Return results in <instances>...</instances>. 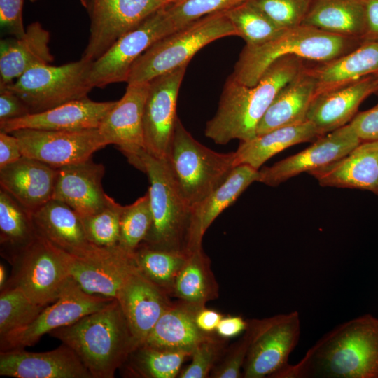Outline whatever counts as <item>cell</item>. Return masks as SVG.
Segmentation results:
<instances>
[{"instance_id": "cell-41", "label": "cell", "mask_w": 378, "mask_h": 378, "mask_svg": "<svg viewBox=\"0 0 378 378\" xmlns=\"http://www.w3.org/2000/svg\"><path fill=\"white\" fill-rule=\"evenodd\" d=\"M204 257L201 247L192 250L174 281L176 295L183 300L200 304L208 295V280L205 274Z\"/></svg>"}, {"instance_id": "cell-25", "label": "cell", "mask_w": 378, "mask_h": 378, "mask_svg": "<svg viewBox=\"0 0 378 378\" xmlns=\"http://www.w3.org/2000/svg\"><path fill=\"white\" fill-rule=\"evenodd\" d=\"M309 174L322 186L368 190L378 196V141H362L344 157Z\"/></svg>"}, {"instance_id": "cell-42", "label": "cell", "mask_w": 378, "mask_h": 378, "mask_svg": "<svg viewBox=\"0 0 378 378\" xmlns=\"http://www.w3.org/2000/svg\"><path fill=\"white\" fill-rule=\"evenodd\" d=\"M249 0H178L166 5L175 31L205 16L224 12Z\"/></svg>"}, {"instance_id": "cell-7", "label": "cell", "mask_w": 378, "mask_h": 378, "mask_svg": "<svg viewBox=\"0 0 378 378\" xmlns=\"http://www.w3.org/2000/svg\"><path fill=\"white\" fill-rule=\"evenodd\" d=\"M166 160L184 197L203 202L237 166L234 152L214 151L197 141L178 118Z\"/></svg>"}, {"instance_id": "cell-13", "label": "cell", "mask_w": 378, "mask_h": 378, "mask_svg": "<svg viewBox=\"0 0 378 378\" xmlns=\"http://www.w3.org/2000/svg\"><path fill=\"white\" fill-rule=\"evenodd\" d=\"M164 5L161 0H90V36L81 56L92 62Z\"/></svg>"}, {"instance_id": "cell-36", "label": "cell", "mask_w": 378, "mask_h": 378, "mask_svg": "<svg viewBox=\"0 0 378 378\" xmlns=\"http://www.w3.org/2000/svg\"><path fill=\"white\" fill-rule=\"evenodd\" d=\"M189 253L156 246L143 241L133 252L139 271L160 288L174 282Z\"/></svg>"}, {"instance_id": "cell-3", "label": "cell", "mask_w": 378, "mask_h": 378, "mask_svg": "<svg viewBox=\"0 0 378 378\" xmlns=\"http://www.w3.org/2000/svg\"><path fill=\"white\" fill-rule=\"evenodd\" d=\"M69 346L93 378H113L139 346L116 299L100 310L49 333Z\"/></svg>"}, {"instance_id": "cell-54", "label": "cell", "mask_w": 378, "mask_h": 378, "mask_svg": "<svg viewBox=\"0 0 378 378\" xmlns=\"http://www.w3.org/2000/svg\"><path fill=\"white\" fill-rule=\"evenodd\" d=\"M81 4L85 7L86 9L88 8L89 4H90V0H80Z\"/></svg>"}, {"instance_id": "cell-31", "label": "cell", "mask_w": 378, "mask_h": 378, "mask_svg": "<svg viewBox=\"0 0 378 378\" xmlns=\"http://www.w3.org/2000/svg\"><path fill=\"white\" fill-rule=\"evenodd\" d=\"M321 136L318 129L308 120L272 130L241 141L234 151L236 165L245 164L258 169L267 160L286 148Z\"/></svg>"}, {"instance_id": "cell-9", "label": "cell", "mask_w": 378, "mask_h": 378, "mask_svg": "<svg viewBox=\"0 0 378 378\" xmlns=\"http://www.w3.org/2000/svg\"><path fill=\"white\" fill-rule=\"evenodd\" d=\"M92 62L80 59L60 66L50 64L31 67L8 88L28 106L31 113L44 111L69 101L88 97Z\"/></svg>"}, {"instance_id": "cell-52", "label": "cell", "mask_w": 378, "mask_h": 378, "mask_svg": "<svg viewBox=\"0 0 378 378\" xmlns=\"http://www.w3.org/2000/svg\"><path fill=\"white\" fill-rule=\"evenodd\" d=\"M222 318V316L217 312L204 309L195 316V322L202 331L211 332L217 328Z\"/></svg>"}, {"instance_id": "cell-46", "label": "cell", "mask_w": 378, "mask_h": 378, "mask_svg": "<svg viewBox=\"0 0 378 378\" xmlns=\"http://www.w3.org/2000/svg\"><path fill=\"white\" fill-rule=\"evenodd\" d=\"M252 338V332L248 326L245 337L241 340L236 348L223 365L214 373L218 378H237L241 376V369L246 358Z\"/></svg>"}, {"instance_id": "cell-44", "label": "cell", "mask_w": 378, "mask_h": 378, "mask_svg": "<svg viewBox=\"0 0 378 378\" xmlns=\"http://www.w3.org/2000/svg\"><path fill=\"white\" fill-rule=\"evenodd\" d=\"M217 353V346L211 340L205 338L199 343L192 352L190 365L181 372V378L206 377L213 365Z\"/></svg>"}, {"instance_id": "cell-37", "label": "cell", "mask_w": 378, "mask_h": 378, "mask_svg": "<svg viewBox=\"0 0 378 378\" xmlns=\"http://www.w3.org/2000/svg\"><path fill=\"white\" fill-rule=\"evenodd\" d=\"M247 46L262 45L284 30L262 11L251 0L225 11Z\"/></svg>"}, {"instance_id": "cell-22", "label": "cell", "mask_w": 378, "mask_h": 378, "mask_svg": "<svg viewBox=\"0 0 378 378\" xmlns=\"http://www.w3.org/2000/svg\"><path fill=\"white\" fill-rule=\"evenodd\" d=\"M377 92L378 78L374 74L319 93L309 105L307 119L324 135L349 124L360 104Z\"/></svg>"}, {"instance_id": "cell-50", "label": "cell", "mask_w": 378, "mask_h": 378, "mask_svg": "<svg viewBox=\"0 0 378 378\" xmlns=\"http://www.w3.org/2000/svg\"><path fill=\"white\" fill-rule=\"evenodd\" d=\"M365 20L363 41L378 40V0H365Z\"/></svg>"}, {"instance_id": "cell-29", "label": "cell", "mask_w": 378, "mask_h": 378, "mask_svg": "<svg viewBox=\"0 0 378 378\" xmlns=\"http://www.w3.org/2000/svg\"><path fill=\"white\" fill-rule=\"evenodd\" d=\"M312 70L317 79L315 95L378 74V40L363 41L348 53Z\"/></svg>"}, {"instance_id": "cell-51", "label": "cell", "mask_w": 378, "mask_h": 378, "mask_svg": "<svg viewBox=\"0 0 378 378\" xmlns=\"http://www.w3.org/2000/svg\"><path fill=\"white\" fill-rule=\"evenodd\" d=\"M248 322L240 316H231L222 318L216 328L218 333L223 337H233L244 330H246Z\"/></svg>"}, {"instance_id": "cell-34", "label": "cell", "mask_w": 378, "mask_h": 378, "mask_svg": "<svg viewBox=\"0 0 378 378\" xmlns=\"http://www.w3.org/2000/svg\"><path fill=\"white\" fill-rule=\"evenodd\" d=\"M258 169L245 164L237 165L223 183L194 207L202 237L218 215L235 202L252 183L258 181Z\"/></svg>"}, {"instance_id": "cell-39", "label": "cell", "mask_w": 378, "mask_h": 378, "mask_svg": "<svg viewBox=\"0 0 378 378\" xmlns=\"http://www.w3.org/2000/svg\"><path fill=\"white\" fill-rule=\"evenodd\" d=\"M44 308L17 288L1 290L0 338L29 325Z\"/></svg>"}, {"instance_id": "cell-19", "label": "cell", "mask_w": 378, "mask_h": 378, "mask_svg": "<svg viewBox=\"0 0 378 378\" xmlns=\"http://www.w3.org/2000/svg\"><path fill=\"white\" fill-rule=\"evenodd\" d=\"M116 101L96 102L88 97L67 102L48 110L0 122V131L22 129L77 131L97 129Z\"/></svg>"}, {"instance_id": "cell-6", "label": "cell", "mask_w": 378, "mask_h": 378, "mask_svg": "<svg viewBox=\"0 0 378 378\" xmlns=\"http://www.w3.org/2000/svg\"><path fill=\"white\" fill-rule=\"evenodd\" d=\"M227 36H239V34L225 11L200 18L151 46L134 63L127 83H148L188 64L202 48Z\"/></svg>"}, {"instance_id": "cell-55", "label": "cell", "mask_w": 378, "mask_h": 378, "mask_svg": "<svg viewBox=\"0 0 378 378\" xmlns=\"http://www.w3.org/2000/svg\"><path fill=\"white\" fill-rule=\"evenodd\" d=\"M162 1V3L164 4V5H169V4H172L174 2H176L178 1V0H161Z\"/></svg>"}, {"instance_id": "cell-33", "label": "cell", "mask_w": 378, "mask_h": 378, "mask_svg": "<svg viewBox=\"0 0 378 378\" xmlns=\"http://www.w3.org/2000/svg\"><path fill=\"white\" fill-rule=\"evenodd\" d=\"M32 214L0 190L1 255L9 263L37 237Z\"/></svg>"}, {"instance_id": "cell-4", "label": "cell", "mask_w": 378, "mask_h": 378, "mask_svg": "<svg viewBox=\"0 0 378 378\" xmlns=\"http://www.w3.org/2000/svg\"><path fill=\"white\" fill-rule=\"evenodd\" d=\"M141 171L148 178L153 223L144 241L161 248L190 252L200 246L195 208L182 194L166 158L144 150Z\"/></svg>"}, {"instance_id": "cell-17", "label": "cell", "mask_w": 378, "mask_h": 378, "mask_svg": "<svg viewBox=\"0 0 378 378\" xmlns=\"http://www.w3.org/2000/svg\"><path fill=\"white\" fill-rule=\"evenodd\" d=\"M149 83L127 84L125 92L102 120L99 131L107 145L113 144L141 170L144 149L143 117Z\"/></svg>"}, {"instance_id": "cell-26", "label": "cell", "mask_w": 378, "mask_h": 378, "mask_svg": "<svg viewBox=\"0 0 378 378\" xmlns=\"http://www.w3.org/2000/svg\"><path fill=\"white\" fill-rule=\"evenodd\" d=\"M32 219L38 235L68 254L83 256L98 247L88 239L79 214L59 200L48 202Z\"/></svg>"}, {"instance_id": "cell-15", "label": "cell", "mask_w": 378, "mask_h": 378, "mask_svg": "<svg viewBox=\"0 0 378 378\" xmlns=\"http://www.w3.org/2000/svg\"><path fill=\"white\" fill-rule=\"evenodd\" d=\"M183 65L151 80L144 106V149L149 155L165 158L178 116V92L187 66Z\"/></svg>"}, {"instance_id": "cell-2", "label": "cell", "mask_w": 378, "mask_h": 378, "mask_svg": "<svg viewBox=\"0 0 378 378\" xmlns=\"http://www.w3.org/2000/svg\"><path fill=\"white\" fill-rule=\"evenodd\" d=\"M304 59L288 55L273 62L253 86L244 85L231 75L223 86L216 113L206 123L204 134L217 144L254 138L258 125L279 91L307 65Z\"/></svg>"}, {"instance_id": "cell-12", "label": "cell", "mask_w": 378, "mask_h": 378, "mask_svg": "<svg viewBox=\"0 0 378 378\" xmlns=\"http://www.w3.org/2000/svg\"><path fill=\"white\" fill-rule=\"evenodd\" d=\"M114 299L88 293L71 278L58 299L45 307L32 323L0 338V352L33 346L44 335L102 309Z\"/></svg>"}, {"instance_id": "cell-23", "label": "cell", "mask_w": 378, "mask_h": 378, "mask_svg": "<svg viewBox=\"0 0 378 378\" xmlns=\"http://www.w3.org/2000/svg\"><path fill=\"white\" fill-rule=\"evenodd\" d=\"M57 169L22 156L0 168L1 189L31 214L53 198Z\"/></svg>"}, {"instance_id": "cell-56", "label": "cell", "mask_w": 378, "mask_h": 378, "mask_svg": "<svg viewBox=\"0 0 378 378\" xmlns=\"http://www.w3.org/2000/svg\"><path fill=\"white\" fill-rule=\"evenodd\" d=\"M29 1H31V2H34V1H36L38 0H29Z\"/></svg>"}, {"instance_id": "cell-18", "label": "cell", "mask_w": 378, "mask_h": 378, "mask_svg": "<svg viewBox=\"0 0 378 378\" xmlns=\"http://www.w3.org/2000/svg\"><path fill=\"white\" fill-rule=\"evenodd\" d=\"M361 141L349 123L319 136L306 149L259 170L258 182L276 186L303 172H311L347 155Z\"/></svg>"}, {"instance_id": "cell-24", "label": "cell", "mask_w": 378, "mask_h": 378, "mask_svg": "<svg viewBox=\"0 0 378 378\" xmlns=\"http://www.w3.org/2000/svg\"><path fill=\"white\" fill-rule=\"evenodd\" d=\"M116 300L138 346L145 342L160 317L169 308L161 288L138 268L129 276Z\"/></svg>"}, {"instance_id": "cell-21", "label": "cell", "mask_w": 378, "mask_h": 378, "mask_svg": "<svg viewBox=\"0 0 378 378\" xmlns=\"http://www.w3.org/2000/svg\"><path fill=\"white\" fill-rule=\"evenodd\" d=\"M105 167L92 159L57 169L53 198L85 216L106 207L113 200L102 186Z\"/></svg>"}, {"instance_id": "cell-53", "label": "cell", "mask_w": 378, "mask_h": 378, "mask_svg": "<svg viewBox=\"0 0 378 378\" xmlns=\"http://www.w3.org/2000/svg\"><path fill=\"white\" fill-rule=\"evenodd\" d=\"M7 274L6 270L4 264H0V290H1L6 284Z\"/></svg>"}, {"instance_id": "cell-1", "label": "cell", "mask_w": 378, "mask_h": 378, "mask_svg": "<svg viewBox=\"0 0 378 378\" xmlns=\"http://www.w3.org/2000/svg\"><path fill=\"white\" fill-rule=\"evenodd\" d=\"M274 378H378V318L366 314L338 325Z\"/></svg>"}, {"instance_id": "cell-16", "label": "cell", "mask_w": 378, "mask_h": 378, "mask_svg": "<svg viewBox=\"0 0 378 378\" xmlns=\"http://www.w3.org/2000/svg\"><path fill=\"white\" fill-rule=\"evenodd\" d=\"M65 258L71 278L85 292L115 299L129 276L137 270L133 253L119 246L97 247L83 256L65 253Z\"/></svg>"}, {"instance_id": "cell-57", "label": "cell", "mask_w": 378, "mask_h": 378, "mask_svg": "<svg viewBox=\"0 0 378 378\" xmlns=\"http://www.w3.org/2000/svg\"><path fill=\"white\" fill-rule=\"evenodd\" d=\"M374 75H376V76H377V78H378V74H374Z\"/></svg>"}, {"instance_id": "cell-30", "label": "cell", "mask_w": 378, "mask_h": 378, "mask_svg": "<svg viewBox=\"0 0 378 378\" xmlns=\"http://www.w3.org/2000/svg\"><path fill=\"white\" fill-rule=\"evenodd\" d=\"M302 24L363 41L365 0H312Z\"/></svg>"}, {"instance_id": "cell-43", "label": "cell", "mask_w": 378, "mask_h": 378, "mask_svg": "<svg viewBox=\"0 0 378 378\" xmlns=\"http://www.w3.org/2000/svg\"><path fill=\"white\" fill-rule=\"evenodd\" d=\"M284 29L302 24L312 0H251Z\"/></svg>"}, {"instance_id": "cell-28", "label": "cell", "mask_w": 378, "mask_h": 378, "mask_svg": "<svg viewBox=\"0 0 378 378\" xmlns=\"http://www.w3.org/2000/svg\"><path fill=\"white\" fill-rule=\"evenodd\" d=\"M316 89L317 79L312 67L307 66L277 94L258 125L257 135L307 121Z\"/></svg>"}, {"instance_id": "cell-35", "label": "cell", "mask_w": 378, "mask_h": 378, "mask_svg": "<svg viewBox=\"0 0 378 378\" xmlns=\"http://www.w3.org/2000/svg\"><path fill=\"white\" fill-rule=\"evenodd\" d=\"M191 352L158 349L142 344L137 346L120 368L125 375L146 378L175 377Z\"/></svg>"}, {"instance_id": "cell-20", "label": "cell", "mask_w": 378, "mask_h": 378, "mask_svg": "<svg viewBox=\"0 0 378 378\" xmlns=\"http://www.w3.org/2000/svg\"><path fill=\"white\" fill-rule=\"evenodd\" d=\"M0 375L15 378H93L76 354L62 344L45 352H0Z\"/></svg>"}, {"instance_id": "cell-8", "label": "cell", "mask_w": 378, "mask_h": 378, "mask_svg": "<svg viewBox=\"0 0 378 378\" xmlns=\"http://www.w3.org/2000/svg\"><path fill=\"white\" fill-rule=\"evenodd\" d=\"M10 264L11 274L2 289L17 288L45 307L58 299L71 279L65 253L39 235Z\"/></svg>"}, {"instance_id": "cell-11", "label": "cell", "mask_w": 378, "mask_h": 378, "mask_svg": "<svg viewBox=\"0 0 378 378\" xmlns=\"http://www.w3.org/2000/svg\"><path fill=\"white\" fill-rule=\"evenodd\" d=\"M252 338L244 365L246 378L274 377L288 366L300 340L299 312L293 311L248 322Z\"/></svg>"}, {"instance_id": "cell-45", "label": "cell", "mask_w": 378, "mask_h": 378, "mask_svg": "<svg viewBox=\"0 0 378 378\" xmlns=\"http://www.w3.org/2000/svg\"><path fill=\"white\" fill-rule=\"evenodd\" d=\"M23 4L24 0H0V24L3 33L13 37L24 34Z\"/></svg>"}, {"instance_id": "cell-27", "label": "cell", "mask_w": 378, "mask_h": 378, "mask_svg": "<svg viewBox=\"0 0 378 378\" xmlns=\"http://www.w3.org/2000/svg\"><path fill=\"white\" fill-rule=\"evenodd\" d=\"M50 33L38 22L29 24L20 37L0 42V89L10 85L31 67L54 61L49 42Z\"/></svg>"}, {"instance_id": "cell-49", "label": "cell", "mask_w": 378, "mask_h": 378, "mask_svg": "<svg viewBox=\"0 0 378 378\" xmlns=\"http://www.w3.org/2000/svg\"><path fill=\"white\" fill-rule=\"evenodd\" d=\"M23 156L18 138L12 133L0 131V168Z\"/></svg>"}, {"instance_id": "cell-38", "label": "cell", "mask_w": 378, "mask_h": 378, "mask_svg": "<svg viewBox=\"0 0 378 378\" xmlns=\"http://www.w3.org/2000/svg\"><path fill=\"white\" fill-rule=\"evenodd\" d=\"M153 223L148 192L131 204L123 206L118 246L133 253L146 238Z\"/></svg>"}, {"instance_id": "cell-32", "label": "cell", "mask_w": 378, "mask_h": 378, "mask_svg": "<svg viewBox=\"0 0 378 378\" xmlns=\"http://www.w3.org/2000/svg\"><path fill=\"white\" fill-rule=\"evenodd\" d=\"M206 337L188 310L168 308L160 317L145 342L148 346L192 352Z\"/></svg>"}, {"instance_id": "cell-10", "label": "cell", "mask_w": 378, "mask_h": 378, "mask_svg": "<svg viewBox=\"0 0 378 378\" xmlns=\"http://www.w3.org/2000/svg\"><path fill=\"white\" fill-rule=\"evenodd\" d=\"M174 31L164 6L122 36L104 55L91 63L89 85L93 89L127 82L136 59L155 42Z\"/></svg>"}, {"instance_id": "cell-40", "label": "cell", "mask_w": 378, "mask_h": 378, "mask_svg": "<svg viewBox=\"0 0 378 378\" xmlns=\"http://www.w3.org/2000/svg\"><path fill=\"white\" fill-rule=\"evenodd\" d=\"M122 206L113 199L101 211L80 216L86 237L91 244L101 248L118 246Z\"/></svg>"}, {"instance_id": "cell-48", "label": "cell", "mask_w": 378, "mask_h": 378, "mask_svg": "<svg viewBox=\"0 0 378 378\" xmlns=\"http://www.w3.org/2000/svg\"><path fill=\"white\" fill-rule=\"evenodd\" d=\"M31 113L27 104L8 88L0 89V122Z\"/></svg>"}, {"instance_id": "cell-5", "label": "cell", "mask_w": 378, "mask_h": 378, "mask_svg": "<svg viewBox=\"0 0 378 378\" xmlns=\"http://www.w3.org/2000/svg\"><path fill=\"white\" fill-rule=\"evenodd\" d=\"M362 42L358 38L335 35L301 24L284 30L262 45L245 46L230 75L239 83L251 87L281 57L295 55L304 60L325 63L348 53Z\"/></svg>"}, {"instance_id": "cell-47", "label": "cell", "mask_w": 378, "mask_h": 378, "mask_svg": "<svg viewBox=\"0 0 378 378\" xmlns=\"http://www.w3.org/2000/svg\"><path fill=\"white\" fill-rule=\"evenodd\" d=\"M349 124L361 141H378V102L372 108L357 113Z\"/></svg>"}, {"instance_id": "cell-14", "label": "cell", "mask_w": 378, "mask_h": 378, "mask_svg": "<svg viewBox=\"0 0 378 378\" xmlns=\"http://www.w3.org/2000/svg\"><path fill=\"white\" fill-rule=\"evenodd\" d=\"M18 139L23 156L55 169L84 162L108 146L99 129L50 131L22 129L11 132Z\"/></svg>"}]
</instances>
